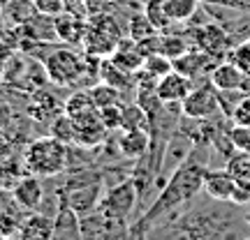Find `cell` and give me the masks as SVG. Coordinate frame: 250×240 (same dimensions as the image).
<instances>
[{"instance_id":"cell-9","label":"cell","mask_w":250,"mask_h":240,"mask_svg":"<svg viewBox=\"0 0 250 240\" xmlns=\"http://www.w3.org/2000/svg\"><path fill=\"white\" fill-rule=\"evenodd\" d=\"M234 189H236V178L229 171H211L206 169L204 176V192L218 203H232Z\"/></svg>"},{"instance_id":"cell-16","label":"cell","mask_w":250,"mask_h":240,"mask_svg":"<svg viewBox=\"0 0 250 240\" xmlns=\"http://www.w3.org/2000/svg\"><path fill=\"white\" fill-rule=\"evenodd\" d=\"M148 113L146 109L137 102V104H125L123 109V127L121 129H148Z\"/></svg>"},{"instance_id":"cell-6","label":"cell","mask_w":250,"mask_h":240,"mask_svg":"<svg viewBox=\"0 0 250 240\" xmlns=\"http://www.w3.org/2000/svg\"><path fill=\"white\" fill-rule=\"evenodd\" d=\"M12 199L14 203L26 210V213H35L42 208V201H44V185H42V176H35V173H26L21 183H19L14 189H12Z\"/></svg>"},{"instance_id":"cell-1","label":"cell","mask_w":250,"mask_h":240,"mask_svg":"<svg viewBox=\"0 0 250 240\" xmlns=\"http://www.w3.org/2000/svg\"><path fill=\"white\" fill-rule=\"evenodd\" d=\"M204 164H199L197 160L188 157L179 169L171 173V178L167 180V185L162 187L158 196L153 199V203L142 213V217H137V222L130 226V238H144L153 233V224L160 222L165 224V217H169V213L183 208L190 203L202 189H204V176H206Z\"/></svg>"},{"instance_id":"cell-2","label":"cell","mask_w":250,"mask_h":240,"mask_svg":"<svg viewBox=\"0 0 250 240\" xmlns=\"http://www.w3.org/2000/svg\"><path fill=\"white\" fill-rule=\"evenodd\" d=\"M67 152H70V146L49 134L28 143L23 150V164L28 173L54 178L62 171H67Z\"/></svg>"},{"instance_id":"cell-19","label":"cell","mask_w":250,"mask_h":240,"mask_svg":"<svg viewBox=\"0 0 250 240\" xmlns=\"http://www.w3.org/2000/svg\"><path fill=\"white\" fill-rule=\"evenodd\" d=\"M227 171L232 173L234 178H248L250 180V152H243V150H236L227 160Z\"/></svg>"},{"instance_id":"cell-26","label":"cell","mask_w":250,"mask_h":240,"mask_svg":"<svg viewBox=\"0 0 250 240\" xmlns=\"http://www.w3.org/2000/svg\"><path fill=\"white\" fill-rule=\"evenodd\" d=\"M33 5H35V9L42 17H58L65 9L62 0H33Z\"/></svg>"},{"instance_id":"cell-13","label":"cell","mask_w":250,"mask_h":240,"mask_svg":"<svg viewBox=\"0 0 250 240\" xmlns=\"http://www.w3.org/2000/svg\"><path fill=\"white\" fill-rule=\"evenodd\" d=\"M28 173L23 160L9 157V160H0V192H9L21 183V178Z\"/></svg>"},{"instance_id":"cell-30","label":"cell","mask_w":250,"mask_h":240,"mask_svg":"<svg viewBox=\"0 0 250 240\" xmlns=\"http://www.w3.org/2000/svg\"><path fill=\"white\" fill-rule=\"evenodd\" d=\"M12 120H14V111H12V107L5 104V102H0V129H7L9 125H12Z\"/></svg>"},{"instance_id":"cell-28","label":"cell","mask_w":250,"mask_h":240,"mask_svg":"<svg viewBox=\"0 0 250 240\" xmlns=\"http://www.w3.org/2000/svg\"><path fill=\"white\" fill-rule=\"evenodd\" d=\"M232 120H234V125H250V95L243 97L236 104V109H234V113H232Z\"/></svg>"},{"instance_id":"cell-14","label":"cell","mask_w":250,"mask_h":240,"mask_svg":"<svg viewBox=\"0 0 250 240\" xmlns=\"http://www.w3.org/2000/svg\"><path fill=\"white\" fill-rule=\"evenodd\" d=\"M90 99L95 102V107L98 109H104V107H111V104H121V95H123V90L116 88V86H111L107 81H102L98 86H93L88 90Z\"/></svg>"},{"instance_id":"cell-18","label":"cell","mask_w":250,"mask_h":240,"mask_svg":"<svg viewBox=\"0 0 250 240\" xmlns=\"http://www.w3.org/2000/svg\"><path fill=\"white\" fill-rule=\"evenodd\" d=\"M95 102L90 99L88 92H77V95H72L67 99V104H65V113L72 118H79L83 113H90V111H95Z\"/></svg>"},{"instance_id":"cell-20","label":"cell","mask_w":250,"mask_h":240,"mask_svg":"<svg viewBox=\"0 0 250 240\" xmlns=\"http://www.w3.org/2000/svg\"><path fill=\"white\" fill-rule=\"evenodd\" d=\"M160 54L171 58V60H176L183 54H188V42L183 37H176V35L160 37Z\"/></svg>"},{"instance_id":"cell-8","label":"cell","mask_w":250,"mask_h":240,"mask_svg":"<svg viewBox=\"0 0 250 240\" xmlns=\"http://www.w3.org/2000/svg\"><path fill=\"white\" fill-rule=\"evenodd\" d=\"M211 83L218 90H243L246 92V83H248V72L236 62H220L215 65L211 72Z\"/></svg>"},{"instance_id":"cell-29","label":"cell","mask_w":250,"mask_h":240,"mask_svg":"<svg viewBox=\"0 0 250 240\" xmlns=\"http://www.w3.org/2000/svg\"><path fill=\"white\" fill-rule=\"evenodd\" d=\"M234 62L236 65H241L243 70L250 74V39L248 42H243L241 46H236V51H234Z\"/></svg>"},{"instance_id":"cell-22","label":"cell","mask_w":250,"mask_h":240,"mask_svg":"<svg viewBox=\"0 0 250 240\" xmlns=\"http://www.w3.org/2000/svg\"><path fill=\"white\" fill-rule=\"evenodd\" d=\"M123 109H125L123 102H121V104H111V107L100 109V118H102V123L107 125L109 132L123 127Z\"/></svg>"},{"instance_id":"cell-27","label":"cell","mask_w":250,"mask_h":240,"mask_svg":"<svg viewBox=\"0 0 250 240\" xmlns=\"http://www.w3.org/2000/svg\"><path fill=\"white\" fill-rule=\"evenodd\" d=\"M232 203L234 205H248L250 203V180L248 178L236 180V189H234Z\"/></svg>"},{"instance_id":"cell-4","label":"cell","mask_w":250,"mask_h":240,"mask_svg":"<svg viewBox=\"0 0 250 240\" xmlns=\"http://www.w3.org/2000/svg\"><path fill=\"white\" fill-rule=\"evenodd\" d=\"M218 111H223V109H220L218 88H215L213 83H204L199 88H192V92L181 102V113L186 118L211 120Z\"/></svg>"},{"instance_id":"cell-21","label":"cell","mask_w":250,"mask_h":240,"mask_svg":"<svg viewBox=\"0 0 250 240\" xmlns=\"http://www.w3.org/2000/svg\"><path fill=\"white\" fill-rule=\"evenodd\" d=\"M146 17H148V21L155 26L158 33H162V30L171 23L169 17H167V12H165V2H162V0H151V2L146 5Z\"/></svg>"},{"instance_id":"cell-17","label":"cell","mask_w":250,"mask_h":240,"mask_svg":"<svg viewBox=\"0 0 250 240\" xmlns=\"http://www.w3.org/2000/svg\"><path fill=\"white\" fill-rule=\"evenodd\" d=\"M51 136L61 139L62 143H77V125H74V118L67 116V113H61V116L54 118L51 123Z\"/></svg>"},{"instance_id":"cell-10","label":"cell","mask_w":250,"mask_h":240,"mask_svg":"<svg viewBox=\"0 0 250 240\" xmlns=\"http://www.w3.org/2000/svg\"><path fill=\"white\" fill-rule=\"evenodd\" d=\"M54 238H81V215L65 201L58 205V213L54 215Z\"/></svg>"},{"instance_id":"cell-23","label":"cell","mask_w":250,"mask_h":240,"mask_svg":"<svg viewBox=\"0 0 250 240\" xmlns=\"http://www.w3.org/2000/svg\"><path fill=\"white\" fill-rule=\"evenodd\" d=\"M130 33H132L134 42H139V39H144V37L155 35L158 30H155V26L148 21V17L144 14V17H134L132 18V23H130Z\"/></svg>"},{"instance_id":"cell-12","label":"cell","mask_w":250,"mask_h":240,"mask_svg":"<svg viewBox=\"0 0 250 240\" xmlns=\"http://www.w3.org/2000/svg\"><path fill=\"white\" fill-rule=\"evenodd\" d=\"M151 141L148 129H123V134L118 136V150L125 155V160L134 162L151 148Z\"/></svg>"},{"instance_id":"cell-7","label":"cell","mask_w":250,"mask_h":240,"mask_svg":"<svg viewBox=\"0 0 250 240\" xmlns=\"http://www.w3.org/2000/svg\"><path fill=\"white\" fill-rule=\"evenodd\" d=\"M192 76H188L179 70L167 72L162 79H158V86H155V92L162 102H171V104H181L183 99L192 92Z\"/></svg>"},{"instance_id":"cell-11","label":"cell","mask_w":250,"mask_h":240,"mask_svg":"<svg viewBox=\"0 0 250 240\" xmlns=\"http://www.w3.org/2000/svg\"><path fill=\"white\" fill-rule=\"evenodd\" d=\"M19 236L23 240H49L54 238V217L46 213H30L19 226Z\"/></svg>"},{"instance_id":"cell-24","label":"cell","mask_w":250,"mask_h":240,"mask_svg":"<svg viewBox=\"0 0 250 240\" xmlns=\"http://www.w3.org/2000/svg\"><path fill=\"white\" fill-rule=\"evenodd\" d=\"M229 136H232L236 150L250 152V125H234L229 129Z\"/></svg>"},{"instance_id":"cell-25","label":"cell","mask_w":250,"mask_h":240,"mask_svg":"<svg viewBox=\"0 0 250 240\" xmlns=\"http://www.w3.org/2000/svg\"><path fill=\"white\" fill-rule=\"evenodd\" d=\"M19 141L9 134V129H0V160H9L17 157Z\"/></svg>"},{"instance_id":"cell-3","label":"cell","mask_w":250,"mask_h":240,"mask_svg":"<svg viewBox=\"0 0 250 240\" xmlns=\"http://www.w3.org/2000/svg\"><path fill=\"white\" fill-rule=\"evenodd\" d=\"M137 205H139V189H137L132 176H130L123 183L109 187L104 196H102V201H100L98 210L102 215H107L109 220H114V222L130 224Z\"/></svg>"},{"instance_id":"cell-15","label":"cell","mask_w":250,"mask_h":240,"mask_svg":"<svg viewBox=\"0 0 250 240\" xmlns=\"http://www.w3.org/2000/svg\"><path fill=\"white\" fill-rule=\"evenodd\" d=\"M162 2H165V12H167L169 21L174 23H183L188 18H192L199 7L197 0H162Z\"/></svg>"},{"instance_id":"cell-5","label":"cell","mask_w":250,"mask_h":240,"mask_svg":"<svg viewBox=\"0 0 250 240\" xmlns=\"http://www.w3.org/2000/svg\"><path fill=\"white\" fill-rule=\"evenodd\" d=\"M44 70L49 74V79L61 83V86H70L77 81L81 72H83V62L79 60V55L67 51V49H61L51 54L44 60Z\"/></svg>"}]
</instances>
